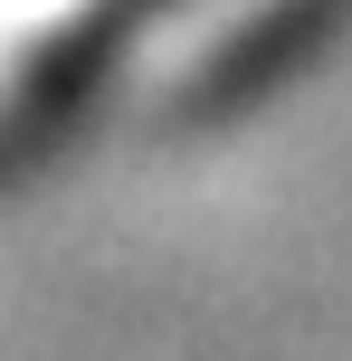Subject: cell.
I'll return each mask as SVG.
<instances>
[{
    "mask_svg": "<svg viewBox=\"0 0 352 361\" xmlns=\"http://www.w3.org/2000/svg\"><path fill=\"white\" fill-rule=\"evenodd\" d=\"M305 0H0V124L86 114L105 95L162 105L248 67Z\"/></svg>",
    "mask_w": 352,
    "mask_h": 361,
    "instance_id": "cell-1",
    "label": "cell"
}]
</instances>
